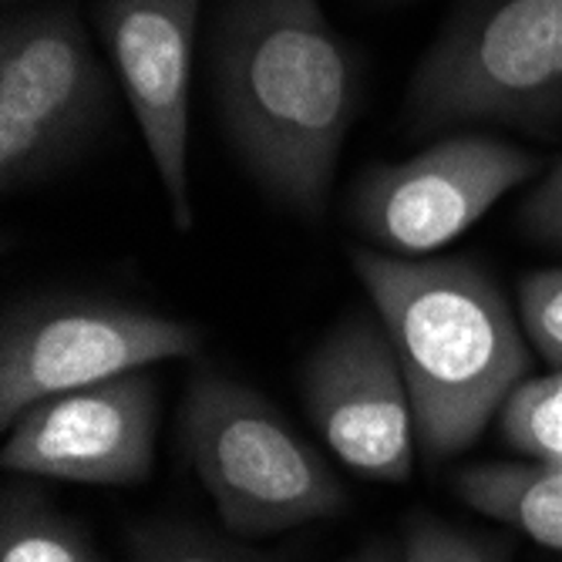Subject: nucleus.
<instances>
[{
  "instance_id": "1",
  "label": "nucleus",
  "mask_w": 562,
  "mask_h": 562,
  "mask_svg": "<svg viewBox=\"0 0 562 562\" xmlns=\"http://www.w3.org/2000/svg\"><path fill=\"white\" fill-rule=\"evenodd\" d=\"M213 94L239 166L273 202L324 220L340 148L364 98V61L321 0H220Z\"/></svg>"
},
{
  "instance_id": "2",
  "label": "nucleus",
  "mask_w": 562,
  "mask_h": 562,
  "mask_svg": "<svg viewBox=\"0 0 562 562\" xmlns=\"http://www.w3.org/2000/svg\"><path fill=\"white\" fill-rule=\"evenodd\" d=\"M415 404L418 441L448 458L479 441L529 371V337L485 267L465 257L353 249Z\"/></svg>"
},
{
  "instance_id": "3",
  "label": "nucleus",
  "mask_w": 562,
  "mask_h": 562,
  "mask_svg": "<svg viewBox=\"0 0 562 562\" xmlns=\"http://www.w3.org/2000/svg\"><path fill=\"white\" fill-rule=\"evenodd\" d=\"M404 122L415 138L562 128V0H458L407 85Z\"/></svg>"
},
{
  "instance_id": "4",
  "label": "nucleus",
  "mask_w": 562,
  "mask_h": 562,
  "mask_svg": "<svg viewBox=\"0 0 562 562\" xmlns=\"http://www.w3.org/2000/svg\"><path fill=\"white\" fill-rule=\"evenodd\" d=\"M179 438L223 526L236 536H277L330 519L347 505L324 458L267 397L229 378L199 374L189 384Z\"/></svg>"
},
{
  "instance_id": "5",
  "label": "nucleus",
  "mask_w": 562,
  "mask_h": 562,
  "mask_svg": "<svg viewBox=\"0 0 562 562\" xmlns=\"http://www.w3.org/2000/svg\"><path fill=\"white\" fill-rule=\"evenodd\" d=\"M115 119V85L75 0L0 21V186L18 192L81 162Z\"/></svg>"
},
{
  "instance_id": "6",
  "label": "nucleus",
  "mask_w": 562,
  "mask_h": 562,
  "mask_svg": "<svg viewBox=\"0 0 562 562\" xmlns=\"http://www.w3.org/2000/svg\"><path fill=\"white\" fill-rule=\"evenodd\" d=\"M199 347V327L138 303L81 293L21 300L0 324V425L11 431L47 397L192 357Z\"/></svg>"
},
{
  "instance_id": "7",
  "label": "nucleus",
  "mask_w": 562,
  "mask_h": 562,
  "mask_svg": "<svg viewBox=\"0 0 562 562\" xmlns=\"http://www.w3.org/2000/svg\"><path fill=\"white\" fill-rule=\"evenodd\" d=\"M539 172L542 159L516 142L448 135L404 162L361 169L347 192V216L394 257H428Z\"/></svg>"
},
{
  "instance_id": "8",
  "label": "nucleus",
  "mask_w": 562,
  "mask_h": 562,
  "mask_svg": "<svg viewBox=\"0 0 562 562\" xmlns=\"http://www.w3.org/2000/svg\"><path fill=\"white\" fill-rule=\"evenodd\" d=\"M303 401L340 462L371 482L401 485L415 469V404L384 324L340 321L306 357Z\"/></svg>"
},
{
  "instance_id": "9",
  "label": "nucleus",
  "mask_w": 562,
  "mask_h": 562,
  "mask_svg": "<svg viewBox=\"0 0 562 562\" xmlns=\"http://www.w3.org/2000/svg\"><path fill=\"white\" fill-rule=\"evenodd\" d=\"M202 0H91L101 47L122 81L179 233L195 226L189 192V85Z\"/></svg>"
},
{
  "instance_id": "10",
  "label": "nucleus",
  "mask_w": 562,
  "mask_h": 562,
  "mask_svg": "<svg viewBox=\"0 0 562 562\" xmlns=\"http://www.w3.org/2000/svg\"><path fill=\"white\" fill-rule=\"evenodd\" d=\"M159 387L135 371L47 397L14 422L0 462L21 475L138 485L156 462Z\"/></svg>"
},
{
  "instance_id": "11",
  "label": "nucleus",
  "mask_w": 562,
  "mask_h": 562,
  "mask_svg": "<svg viewBox=\"0 0 562 562\" xmlns=\"http://www.w3.org/2000/svg\"><path fill=\"white\" fill-rule=\"evenodd\" d=\"M454 492L475 513L562 552V465L488 462L454 475Z\"/></svg>"
},
{
  "instance_id": "12",
  "label": "nucleus",
  "mask_w": 562,
  "mask_h": 562,
  "mask_svg": "<svg viewBox=\"0 0 562 562\" xmlns=\"http://www.w3.org/2000/svg\"><path fill=\"white\" fill-rule=\"evenodd\" d=\"M0 562H105L85 529L37 488L11 485L0 502Z\"/></svg>"
},
{
  "instance_id": "13",
  "label": "nucleus",
  "mask_w": 562,
  "mask_h": 562,
  "mask_svg": "<svg viewBox=\"0 0 562 562\" xmlns=\"http://www.w3.org/2000/svg\"><path fill=\"white\" fill-rule=\"evenodd\" d=\"M498 431L529 462L562 465V371L522 381L508 394Z\"/></svg>"
},
{
  "instance_id": "14",
  "label": "nucleus",
  "mask_w": 562,
  "mask_h": 562,
  "mask_svg": "<svg viewBox=\"0 0 562 562\" xmlns=\"http://www.w3.org/2000/svg\"><path fill=\"white\" fill-rule=\"evenodd\" d=\"M132 562H270L220 532L192 522H142L125 536Z\"/></svg>"
},
{
  "instance_id": "15",
  "label": "nucleus",
  "mask_w": 562,
  "mask_h": 562,
  "mask_svg": "<svg viewBox=\"0 0 562 562\" xmlns=\"http://www.w3.org/2000/svg\"><path fill=\"white\" fill-rule=\"evenodd\" d=\"M519 321L542 361L562 371V267L522 277Z\"/></svg>"
},
{
  "instance_id": "16",
  "label": "nucleus",
  "mask_w": 562,
  "mask_h": 562,
  "mask_svg": "<svg viewBox=\"0 0 562 562\" xmlns=\"http://www.w3.org/2000/svg\"><path fill=\"white\" fill-rule=\"evenodd\" d=\"M404 562H508L502 546L438 519H418L404 539Z\"/></svg>"
},
{
  "instance_id": "17",
  "label": "nucleus",
  "mask_w": 562,
  "mask_h": 562,
  "mask_svg": "<svg viewBox=\"0 0 562 562\" xmlns=\"http://www.w3.org/2000/svg\"><path fill=\"white\" fill-rule=\"evenodd\" d=\"M519 226L529 239L562 249V156L522 199Z\"/></svg>"
},
{
  "instance_id": "18",
  "label": "nucleus",
  "mask_w": 562,
  "mask_h": 562,
  "mask_svg": "<svg viewBox=\"0 0 562 562\" xmlns=\"http://www.w3.org/2000/svg\"><path fill=\"white\" fill-rule=\"evenodd\" d=\"M347 562H404V546L394 542H371L357 555H350Z\"/></svg>"
},
{
  "instance_id": "19",
  "label": "nucleus",
  "mask_w": 562,
  "mask_h": 562,
  "mask_svg": "<svg viewBox=\"0 0 562 562\" xmlns=\"http://www.w3.org/2000/svg\"><path fill=\"white\" fill-rule=\"evenodd\" d=\"M8 8H24V4H34V0H4Z\"/></svg>"
}]
</instances>
